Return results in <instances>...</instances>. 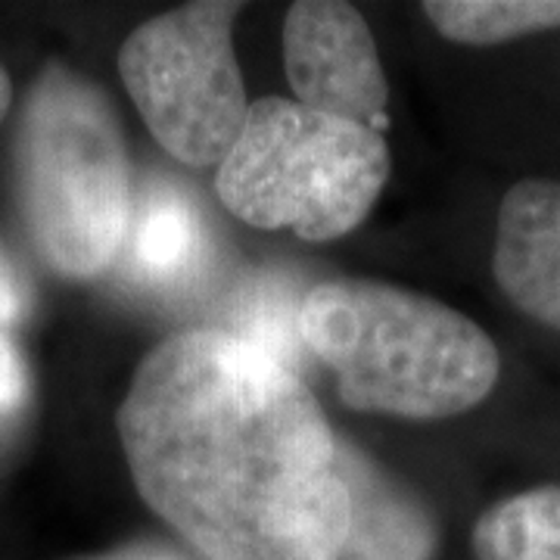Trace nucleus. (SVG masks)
<instances>
[{
  "label": "nucleus",
  "instance_id": "obj_10",
  "mask_svg": "<svg viewBox=\"0 0 560 560\" xmlns=\"http://www.w3.org/2000/svg\"><path fill=\"white\" fill-rule=\"evenodd\" d=\"M477 560H560V486H536L482 511Z\"/></svg>",
  "mask_w": 560,
  "mask_h": 560
},
{
  "label": "nucleus",
  "instance_id": "obj_6",
  "mask_svg": "<svg viewBox=\"0 0 560 560\" xmlns=\"http://www.w3.org/2000/svg\"><path fill=\"white\" fill-rule=\"evenodd\" d=\"M283 69L296 103L381 131L389 84L371 28L352 3H293L283 22Z\"/></svg>",
  "mask_w": 560,
  "mask_h": 560
},
{
  "label": "nucleus",
  "instance_id": "obj_15",
  "mask_svg": "<svg viewBox=\"0 0 560 560\" xmlns=\"http://www.w3.org/2000/svg\"><path fill=\"white\" fill-rule=\"evenodd\" d=\"M28 308V283L16 268V261L0 246V334L13 324H20Z\"/></svg>",
  "mask_w": 560,
  "mask_h": 560
},
{
  "label": "nucleus",
  "instance_id": "obj_7",
  "mask_svg": "<svg viewBox=\"0 0 560 560\" xmlns=\"http://www.w3.org/2000/svg\"><path fill=\"white\" fill-rule=\"evenodd\" d=\"M492 275L514 308L560 334V180L529 178L504 194Z\"/></svg>",
  "mask_w": 560,
  "mask_h": 560
},
{
  "label": "nucleus",
  "instance_id": "obj_8",
  "mask_svg": "<svg viewBox=\"0 0 560 560\" xmlns=\"http://www.w3.org/2000/svg\"><path fill=\"white\" fill-rule=\"evenodd\" d=\"M337 445L340 477L349 492V529L340 560H433L440 536L427 504L359 445Z\"/></svg>",
  "mask_w": 560,
  "mask_h": 560
},
{
  "label": "nucleus",
  "instance_id": "obj_12",
  "mask_svg": "<svg viewBox=\"0 0 560 560\" xmlns=\"http://www.w3.org/2000/svg\"><path fill=\"white\" fill-rule=\"evenodd\" d=\"M300 312L302 302L296 300L293 287L287 280L268 278L237 300L228 334L293 368V359H300L302 346Z\"/></svg>",
  "mask_w": 560,
  "mask_h": 560
},
{
  "label": "nucleus",
  "instance_id": "obj_2",
  "mask_svg": "<svg viewBox=\"0 0 560 560\" xmlns=\"http://www.w3.org/2000/svg\"><path fill=\"white\" fill-rule=\"evenodd\" d=\"M302 346L355 411L408 420L455 418L499 383V349L480 324L381 280H327L300 312Z\"/></svg>",
  "mask_w": 560,
  "mask_h": 560
},
{
  "label": "nucleus",
  "instance_id": "obj_13",
  "mask_svg": "<svg viewBox=\"0 0 560 560\" xmlns=\"http://www.w3.org/2000/svg\"><path fill=\"white\" fill-rule=\"evenodd\" d=\"M28 401V368L20 346L0 334V423L13 420Z\"/></svg>",
  "mask_w": 560,
  "mask_h": 560
},
{
  "label": "nucleus",
  "instance_id": "obj_3",
  "mask_svg": "<svg viewBox=\"0 0 560 560\" xmlns=\"http://www.w3.org/2000/svg\"><path fill=\"white\" fill-rule=\"evenodd\" d=\"M16 200L38 256L88 280L119 259L135 180L119 116L97 84L47 66L22 103L13 143Z\"/></svg>",
  "mask_w": 560,
  "mask_h": 560
},
{
  "label": "nucleus",
  "instance_id": "obj_11",
  "mask_svg": "<svg viewBox=\"0 0 560 560\" xmlns=\"http://www.w3.org/2000/svg\"><path fill=\"white\" fill-rule=\"evenodd\" d=\"M423 13L442 38L474 47L560 28V0H427Z\"/></svg>",
  "mask_w": 560,
  "mask_h": 560
},
{
  "label": "nucleus",
  "instance_id": "obj_14",
  "mask_svg": "<svg viewBox=\"0 0 560 560\" xmlns=\"http://www.w3.org/2000/svg\"><path fill=\"white\" fill-rule=\"evenodd\" d=\"M75 560H206L202 555H197L190 545H178V541H165V539H135V541H121L109 551H101V555H88V558Z\"/></svg>",
  "mask_w": 560,
  "mask_h": 560
},
{
  "label": "nucleus",
  "instance_id": "obj_16",
  "mask_svg": "<svg viewBox=\"0 0 560 560\" xmlns=\"http://www.w3.org/2000/svg\"><path fill=\"white\" fill-rule=\"evenodd\" d=\"M10 106H13V81L7 75V69L0 66V121L10 113Z\"/></svg>",
  "mask_w": 560,
  "mask_h": 560
},
{
  "label": "nucleus",
  "instance_id": "obj_4",
  "mask_svg": "<svg viewBox=\"0 0 560 560\" xmlns=\"http://www.w3.org/2000/svg\"><path fill=\"white\" fill-rule=\"evenodd\" d=\"M389 165L381 131L296 101L261 97L221 160L215 187L228 212L253 228L337 241L371 212Z\"/></svg>",
  "mask_w": 560,
  "mask_h": 560
},
{
  "label": "nucleus",
  "instance_id": "obj_1",
  "mask_svg": "<svg viewBox=\"0 0 560 560\" xmlns=\"http://www.w3.org/2000/svg\"><path fill=\"white\" fill-rule=\"evenodd\" d=\"M116 423L140 499L206 560H340V440L293 368L184 330L140 361Z\"/></svg>",
  "mask_w": 560,
  "mask_h": 560
},
{
  "label": "nucleus",
  "instance_id": "obj_9",
  "mask_svg": "<svg viewBox=\"0 0 560 560\" xmlns=\"http://www.w3.org/2000/svg\"><path fill=\"white\" fill-rule=\"evenodd\" d=\"M212 241L197 200L175 180H153L135 197L121 243L125 278L153 293L194 287L209 265Z\"/></svg>",
  "mask_w": 560,
  "mask_h": 560
},
{
  "label": "nucleus",
  "instance_id": "obj_5",
  "mask_svg": "<svg viewBox=\"0 0 560 560\" xmlns=\"http://www.w3.org/2000/svg\"><path fill=\"white\" fill-rule=\"evenodd\" d=\"M241 3L200 0L138 25L119 50V75L140 119L184 165H215L241 138L246 88L234 57Z\"/></svg>",
  "mask_w": 560,
  "mask_h": 560
}]
</instances>
